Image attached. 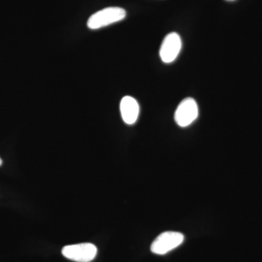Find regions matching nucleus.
I'll return each mask as SVG.
<instances>
[{"mask_svg":"<svg viewBox=\"0 0 262 262\" xmlns=\"http://www.w3.org/2000/svg\"><path fill=\"white\" fill-rule=\"evenodd\" d=\"M125 16L126 12L125 10L118 7H110L91 15L88 20V27L91 29H101L123 20Z\"/></svg>","mask_w":262,"mask_h":262,"instance_id":"f257e3e1","label":"nucleus"},{"mask_svg":"<svg viewBox=\"0 0 262 262\" xmlns=\"http://www.w3.org/2000/svg\"><path fill=\"white\" fill-rule=\"evenodd\" d=\"M184 239V236L180 232H163L151 244V252L158 255L166 254L182 245Z\"/></svg>","mask_w":262,"mask_h":262,"instance_id":"f03ea898","label":"nucleus"},{"mask_svg":"<svg viewBox=\"0 0 262 262\" xmlns=\"http://www.w3.org/2000/svg\"><path fill=\"white\" fill-rule=\"evenodd\" d=\"M97 248L94 244H80L65 246L62 249V254L68 259L77 262L93 261L97 255Z\"/></svg>","mask_w":262,"mask_h":262,"instance_id":"7ed1b4c3","label":"nucleus"},{"mask_svg":"<svg viewBox=\"0 0 262 262\" xmlns=\"http://www.w3.org/2000/svg\"><path fill=\"white\" fill-rule=\"evenodd\" d=\"M198 117V106L192 98H187L179 103L175 113V121L179 126H189Z\"/></svg>","mask_w":262,"mask_h":262,"instance_id":"20e7f679","label":"nucleus"},{"mask_svg":"<svg viewBox=\"0 0 262 262\" xmlns=\"http://www.w3.org/2000/svg\"><path fill=\"white\" fill-rule=\"evenodd\" d=\"M182 42L180 36L177 33L168 34L163 39L160 50V56L164 63H170L177 59L181 50Z\"/></svg>","mask_w":262,"mask_h":262,"instance_id":"39448f33","label":"nucleus"},{"mask_svg":"<svg viewBox=\"0 0 262 262\" xmlns=\"http://www.w3.org/2000/svg\"><path fill=\"white\" fill-rule=\"evenodd\" d=\"M120 113L124 122L133 125L137 120L139 115V105L135 98L125 96L120 102Z\"/></svg>","mask_w":262,"mask_h":262,"instance_id":"423d86ee","label":"nucleus"},{"mask_svg":"<svg viewBox=\"0 0 262 262\" xmlns=\"http://www.w3.org/2000/svg\"><path fill=\"white\" fill-rule=\"evenodd\" d=\"M2 164H3V160H2L1 158H0V166H1Z\"/></svg>","mask_w":262,"mask_h":262,"instance_id":"0eeeda50","label":"nucleus"},{"mask_svg":"<svg viewBox=\"0 0 262 262\" xmlns=\"http://www.w3.org/2000/svg\"><path fill=\"white\" fill-rule=\"evenodd\" d=\"M227 1H229V2H233V1H234V0H227Z\"/></svg>","mask_w":262,"mask_h":262,"instance_id":"6e6552de","label":"nucleus"}]
</instances>
